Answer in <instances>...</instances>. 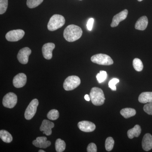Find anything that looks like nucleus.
<instances>
[{
	"label": "nucleus",
	"mask_w": 152,
	"mask_h": 152,
	"mask_svg": "<svg viewBox=\"0 0 152 152\" xmlns=\"http://www.w3.org/2000/svg\"><path fill=\"white\" fill-rule=\"evenodd\" d=\"M0 138L3 142L7 143L11 142L13 140L12 135L8 132L4 130L0 131Z\"/></svg>",
	"instance_id": "412c9836"
},
{
	"label": "nucleus",
	"mask_w": 152,
	"mask_h": 152,
	"mask_svg": "<svg viewBox=\"0 0 152 152\" xmlns=\"http://www.w3.org/2000/svg\"><path fill=\"white\" fill-rule=\"evenodd\" d=\"M139 102L141 103L146 104L152 102V92H143L139 96Z\"/></svg>",
	"instance_id": "a211bd4d"
},
{
	"label": "nucleus",
	"mask_w": 152,
	"mask_h": 152,
	"mask_svg": "<svg viewBox=\"0 0 152 152\" xmlns=\"http://www.w3.org/2000/svg\"><path fill=\"white\" fill-rule=\"evenodd\" d=\"M94 21V20L93 18L89 19L87 24V28L89 31H91L92 29Z\"/></svg>",
	"instance_id": "2f4dec72"
},
{
	"label": "nucleus",
	"mask_w": 152,
	"mask_h": 152,
	"mask_svg": "<svg viewBox=\"0 0 152 152\" xmlns=\"http://www.w3.org/2000/svg\"><path fill=\"white\" fill-rule=\"evenodd\" d=\"M31 53V50L29 48H22L19 51L18 55V59L21 64H26L28 61L29 56Z\"/></svg>",
	"instance_id": "1a4fd4ad"
},
{
	"label": "nucleus",
	"mask_w": 152,
	"mask_h": 152,
	"mask_svg": "<svg viewBox=\"0 0 152 152\" xmlns=\"http://www.w3.org/2000/svg\"><path fill=\"white\" fill-rule=\"evenodd\" d=\"M84 98L85 100L87 101H90L91 99V98H90L88 94L85 95Z\"/></svg>",
	"instance_id": "473e14b6"
},
{
	"label": "nucleus",
	"mask_w": 152,
	"mask_h": 152,
	"mask_svg": "<svg viewBox=\"0 0 152 152\" xmlns=\"http://www.w3.org/2000/svg\"><path fill=\"white\" fill-rule=\"evenodd\" d=\"M66 145L65 142L61 139H57L55 144L56 151L57 152H62L66 149Z\"/></svg>",
	"instance_id": "4be33fe9"
},
{
	"label": "nucleus",
	"mask_w": 152,
	"mask_h": 152,
	"mask_svg": "<svg viewBox=\"0 0 152 152\" xmlns=\"http://www.w3.org/2000/svg\"><path fill=\"white\" fill-rule=\"evenodd\" d=\"M27 82V77L24 73H19L14 77L13 84L16 88H21L24 86Z\"/></svg>",
	"instance_id": "ddd939ff"
},
{
	"label": "nucleus",
	"mask_w": 152,
	"mask_h": 152,
	"mask_svg": "<svg viewBox=\"0 0 152 152\" xmlns=\"http://www.w3.org/2000/svg\"><path fill=\"white\" fill-rule=\"evenodd\" d=\"M141 128L139 125H136L134 127L129 130L127 132L128 137L130 139L134 138V137H138L141 133Z\"/></svg>",
	"instance_id": "6ab92c4d"
},
{
	"label": "nucleus",
	"mask_w": 152,
	"mask_h": 152,
	"mask_svg": "<svg viewBox=\"0 0 152 152\" xmlns=\"http://www.w3.org/2000/svg\"><path fill=\"white\" fill-rule=\"evenodd\" d=\"M32 143L36 147L43 148H46L51 145V142L47 140V137H38L33 141Z\"/></svg>",
	"instance_id": "2eb2a0df"
},
{
	"label": "nucleus",
	"mask_w": 152,
	"mask_h": 152,
	"mask_svg": "<svg viewBox=\"0 0 152 152\" xmlns=\"http://www.w3.org/2000/svg\"><path fill=\"white\" fill-rule=\"evenodd\" d=\"M39 105V101L37 99H34L30 102L26 109L25 113V118L26 119H31L35 115Z\"/></svg>",
	"instance_id": "0eeeda50"
},
{
	"label": "nucleus",
	"mask_w": 152,
	"mask_h": 152,
	"mask_svg": "<svg viewBox=\"0 0 152 152\" xmlns=\"http://www.w3.org/2000/svg\"><path fill=\"white\" fill-rule=\"evenodd\" d=\"M54 124L48 120H44L42 122L40 130L43 132V134L47 136H50L52 133V129L54 127Z\"/></svg>",
	"instance_id": "4468645a"
},
{
	"label": "nucleus",
	"mask_w": 152,
	"mask_h": 152,
	"mask_svg": "<svg viewBox=\"0 0 152 152\" xmlns=\"http://www.w3.org/2000/svg\"><path fill=\"white\" fill-rule=\"evenodd\" d=\"M18 102V97L13 93H9L4 96L3 99V104L4 107L12 109L15 106Z\"/></svg>",
	"instance_id": "423d86ee"
},
{
	"label": "nucleus",
	"mask_w": 152,
	"mask_h": 152,
	"mask_svg": "<svg viewBox=\"0 0 152 152\" xmlns=\"http://www.w3.org/2000/svg\"><path fill=\"white\" fill-rule=\"evenodd\" d=\"M55 45L53 43L45 44L42 48L43 56L46 59L50 60L53 57V50L55 49Z\"/></svg>",
	"instance_id": "9b49d317"
},
{
	"label": "nucleus",
	"mask_w": 152,
	"mask_h": 152,
	"mask_svg": "<svg viewBox=\"0 0 152 152\" xmlns=\"http://www.w3.org/2000/svg\"><path fill=\"white\" fill-rule=\"evenodd\" d=\"M65 23V19L62 15H53L50 18L48 25V28L49 31H56L61 28Z\"/></svg>",
	"instance_id": "7ed1b4c3"
},
{
	"label": "nucleus",
	"mask_w": 152,
	"mask_h": 152,
	"mask_svg": "<svg viewBox=\"0 0 152 152\" xmlns=\"http://www.w3.org/2000/svg\"><path fill=\"white\" fill-rule=\"evenodd\" d=\"M119 80L117 78H113L112 79L109 83V88L111 89L112 91H116V85L119 82Z\"/></svg>",
	"instance_id": "c85d7f7f"
},
{
	"label": "nucleus",
	"mask_w": 152,
	"mask_h": 152,
	"mask_svg": "<svg viewBox=\"0 0 152 152\" xmlns=\"http://www.w3.org/2000/svg\"><path fill=\"white\" fill-rule=\"evenodd\" d=\"M148 21L146 16H142L141 17L138 19L135 24V28L136 29L144 31L145 30L148 26Z\"/></svg>",
	"instance_id": "f3484780"
},
{
	"label": "nucleus",
	"mask_w": 152,
	"mask_h": 152,
	"mask_svg": "<svg viewBox=\"0 0 152 152\" xmlns=\"http://www.w3.org/2000/svg\"><path fill=\"white\" fill-rule=\"evenodd\" d=\"M90 98L93 104L101 106L103 104L105 100L103 91L97 87H94L90 93Z\"/></svg>",
	"instance_id": "f03ea898"
},
{
	"label": "nucleus",
	"mask_w": 152,
	"mask_h": 152,
	"mask_svg": "<svg viewBox=\"0 0 152 152\" xmlns=\"http://www.w3.org/2000/svg\"><path fill=\"white\" fill-rule=\"evenodd\" d=\"M78 127L81 131L85 132H91L95 130L96 129V125L94 124L89 121H83L80 122L78 124Z\"/></svg>",
	"instance_id": "9d476101"
},
{
	"label": "nucleus",
	"mask_w": 152,
	"mask_h": 152,
	"mask_svg": "<svg viewBox=\"0 0 152 152\" xmlns=\"http://www.w3.org/2000/svg\"><path fill=\"white\" fill-rule=\"evenodd\" d=\"M8 5V0H0V14H2L5 13Z\"/></svg>",
	"instance_id": "cd10ccee"
},
{
	"label": "nucleus",
	"mask_w": 152,
	"mask_h": 152,
	"mask_svg": "<svg viewBox=\"0 0 152 152\" xmlns=\"http://www.w3.org/2000/svg\"><path fill=\"white\" fill-rule=\"evenodd\" d=\"M92 62L101 65L110 66L113 64V61L110 56L104 54H98L91 58Z\"/></svg>",
	"instance_id": "20e7f679"
},
{
	"label": "nucleus",
	"mask_w": 152,
	"mask_h": 152,
	"mask_svg": "<svg viewBox=\"0 0 152 152\" xmlns=\"http://www.w3.org/2000/svg\"><path fill=\"white\" fill-rule=\"evenodd\" d=\"M133 66L134 69L137 72H141L143 69V65L141 60L137 58H136L133 60Z\"/></svg>",
	"instance_id": "5701e85b"
},
{
	"label": "nucleus",
	"mask_w": 152,
	"mask_h": 152,
	"mask_svg": "<svg viewBox=\"0 0 152 152\" xmlns=\"http://www.w3.org/2000/svg\"><path fill=\"white\" fill-rule=\"evenodd\" d=\"M138 1H142L143 0H137Z\"/></svg>",
	"instance_id": "f704fd0d"
},
{
	"label": "nucleus",
	"mask_w": 152,
	"mask_h": 152,
	"mask_svg": "<svg viewBox=\"0 0 152 152\" xmlns=\"http://www.w3.org/2000/svg\"><path fill=\"white\" fill-rule=\"evenodd\" d=\"M25 32L21 29L14 30L10 31L6 35L7 40L15 42L21 39L25 35Z\"/></svg>",
	"instance_id": "6e6552de"
},
{
	"label": "nucleus",
	"mask_w": 152,
	"mask_h": 152,
	"mask_svg": "<svg viewBox=\"0 0 152 152\" xmlns=\"http://www.w3.org/2000/svg\"><path fill=\"white\" fill-rule=\"evenodd\" d=\"M128 14V10H125L114 16L113 18L111 26L112 27H115L118 26L120 22L122 21L126 18Z\"/></svg>",
	"instance_id": "f8f14e48"
},
{
	"label": "nucleus",
	"mask_w": 152,
	"mask_h": 152,
	"mask_svg": "<svg viewBox=\"0 0 152 152\" xmlns=\"http://www.w3.org/2000/svg\"><path fill=\"white\" fill-rule=\"evenodd\" d=\"M80 83V79L78 76H69L65 80L63 86L66 91H72L78 87Z\"/></svg>",
	"instance_id": "39448f33"
},
{
	"label": "nucleus",
	"mask_w": 152,
	"mask_h": 152,
	"mask_svg": "<svg viewBox=\"0 0 152 152\" xmlns=\"http://www.w3.org/2000/svg\"><path fill=\"white\" fill-rule=\"evenodd\" d=\"M142 147L146 151H148L152 149V136L147 133L144 135L142 141Z\"/></svg>",
	"instance_id": "dca6fc26"
},
{
	"label": "nucleus",
	"mask_w": 152,
	"mask_h": 152,
	"mask_svg": "<svg viewBox=\"0 0 152 152\" xmlns=\"http://www.w3.org/2000/svg\"><path fill=\"white\" fill-rule=\"evenodd\" d=\"M87 151L88 152H96L97 151V147L96 144L94 143H91L89 144L87 147Z\"/></svg>",
	"instance_id": "7c9ffc66"
},
{
	"label": "nucleus",
	"mask_w": 152,
	"mask_h": 152,
	"mask_svg": "<svg viewBox=\"0 0 152 152\" xmlns=\"http://www.w3.org/2000/svg\"><path fill=\"white\" fill-rule=\"evenodd\" d=\"M114 143L115 141L112 137H109L106 139L105 144L106 151L109 152L111 151L113 148Z\"/></svg>",
	"instance_id": "393cba45"
},
{
	"label": "nucleus",
	"mask_w": 152,
	"mask_h": 152,
	"mask_svg": "<svg viewBox=\"0 0 152 152\" xmlns=\"http://www.w3.org/2000/svg\"><path fill=\"white\" fill-rule=\"evenodd\" d=\"M59 117V112L57 110H55V109L51 110L47 115V117L48 118L49 120H53V121L58 119Z\"/></svg>",
	"instance_id": "a878e982"
},
{
	"label": "nucleus",
	"mask_w": 152,
	"mask_h": 152,
	"mask_svg": "<svg viewBox=\"0 0 152 152\" xmlns=\"http://www.w3.org/2000/svg\"><path fill=\"white\" fill-rule=\"evenodd\" d=\"M144 111L149 115H152V102L148 103L144 106Z\"/></svg>",
	"instance_id": "c756f323"
},
{
	"label": "nucleus",
	"mask_w": 152,
	"mask_h": 152,
	"mask_svg": "<svg viewBox=\"0 0 152 152\" xmlns=\"http://www.w3.org/2000/svg\"><path fill=\"white\" fill-rule=\"evenodd\" d=\"M39 152H45V151H43V150H40L39 151Z\"/></svg>",
	"instance_id": "72a5a7b5"
},
{
	"label": "nucleus",
	"mask_w": 152,
	"mask_h": 152,
	"mask_svg": "<svg viewBox=\"0 0 152 152\" xmlns=\"http://www.w3.org/2000/svg\"><path fill=\"white\" fill-rule=\"evenodd\" d=\"M83 31L78 26L75 25L68 26L64 32V37L69 42H75L82 37Z\"/></svg>",
	"instance_id": "f257e3e1"
},
{
	"label": "nucleus",
	"mask_w": 152,
	"mask_h": 152,
	"mask_svg": "<svg viewBox=\"0 0 152 152\" xmlns=\"http://www.w3.org/2000/svg\"><path fill=\"white\" fill-rule=\"evenodd\" d=\"M120 113L125 118L127 119L134 116L136 114V111L131 108H126L123 109L120 112Z\"/></svg>",
	"instance_id": "aec40b11"
},
{
	"label": "nucleus",
	"mask_w": 152,
	"mask_h": 152,
	"mask_svg": "<svg viewBox=\"0 0 152 152\" xmlns=\"http://www.w3.org/2000/svg\"><path fill=\"white\" fill-rule=\"evenodd\" d=\"M107 73L106 71H100L99 73H98L96 76L98 83H101L104 81L106 79H107Z\"/></svg>",
	"instance_id": "bb28decb"
},
{
	"label": "nucleus",
	"mask_w": 152,
	"mask_h": 152,
	"mask_svg": "<svg viewBox=\"0 0 152 152\" xmlns=\"http://www.w3.org/2000/svg\"><path fill=\"white\" fill-rule=\"evenodd\" d=\"M44 0H27V5L30 9L34 8L40 5Z\"/></svg>",
	"instance_id": "b1692460"
}]
</instances>
